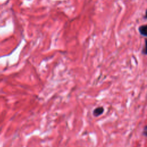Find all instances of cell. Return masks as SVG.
<instances>
[{
  "label": "cell",
  "instance_id": "277c9868",
  "mask_svg": "<svg viewBox=\"0 0 147 147\" xmlns=\"http://www.w3.org/2000/svg\"><path fill=\"white\" fill-rule=\"evenodd\" d=\"M142 134L145 136L146 137H147V125L145 126L143 129V132H142Z\"/></svg>",
  "mask_w": 147,
  "mask_h": 147
},
{
  "label": "cell",
  "instance_id": "6da1fadb",
  "mask_svg": "<svg viewBox=\"0 0 147 147\" xmlns=\"http://www.w3.org/2000/svg\"><path fill=\"white\" fill-rule=\"evenodd\" d=\"M139 33L143 36L147 37V24L141 25L138 28Z\"/></svg>",
  "mask_w": 147,
  "mask_h": 147
},
{
  "label": "cell",
  "instance_id": "3957f363",
  "mask_svg": "<svg viewBox=\"0 0 147 147\" xmlns=\"http://www.w3.org/2000/svg\"><path fill=\"white\" fill-rule=\"evenodd\" d=\"M142 53L145 55H147V38L145 40V45L142 50Z\"/></svg>",
  "mask_w": 147,
  "mask_h": 147
},
{
  "label": "cell",
  "instance_id": "5b68a950",
  "mask_svg": "<svg viewBox=\"0 0 147 147\" xmlns=\"http://www.w3.org/2000/svg\"><path fill=\"white\" fill-rule=\"evenodd\" d=\"M144 18L147 20V9H146V10L145 14V15H144Z\"/></svg>",
  "mask_w": 147,
  "mask_h": 147
},
{
  "label": "cell",
  "instance_id": "7a4b0ae2",
  "mask_svg": "<svg viewBox=\"0 0 147 147\" xmlns=\"http://www.w3.org/2000/svg\"><path fill=\"white\" fill-rule=\"evenodd\" d=\"M103 111H104V109L103 107H98L95 108L92 114L95 117H98V116L102 114Z\"/></svg>",
  "mask_w": 147,
  "mask_h": 147
}]
</instances>
